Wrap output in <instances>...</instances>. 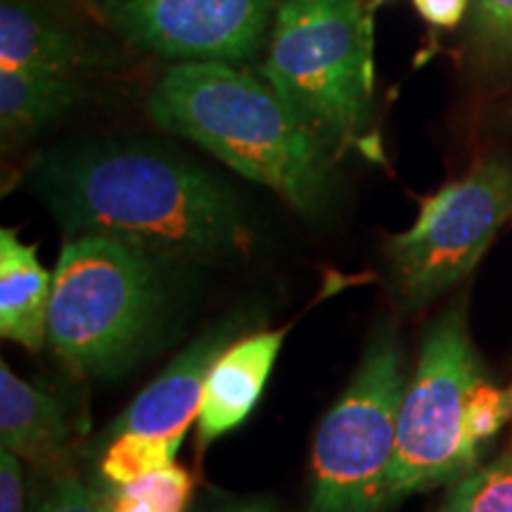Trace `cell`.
Segmentation results:
<instances>
[{
	"label": "cell",
	"instance_id": "cell-20",
	"mask_svg": "<svg viewBox=\"0 0 512 512\" xmlns=\"http://www.w3.org/2000/svg\"><path fill=\"white\" fill-rule=\"evenodd\" d=\"M31 512H102V491L76 475H57Z\"/></svg>",
	"mask_w": 512,
	"mask_h": 512
},
{
	"label": "cell",
	"instance_id": "cell-17",
	"mask_svg": "<svg viewBox=\"0 0 512 512\" xmlns=\"http://www.w3.org/2000/svg\"><path fill=\"white\" fill-rule=\"evenodd\" d=\"M439 512H512V451L460 477Z\"/></svg>",
	"mask_w": 512,
	"mask_h": 512
},
{
	"label": "cell",
	"instance_id": "cell-12",
	"mask_svg": "<svg viewBox=\"0 0 512 512\" xmlns=\"http://www.w3.org/2000/svg\"><path fill=\"white\" fill-rule=\"evenodd\" d=\"M0 441L19 458L50 475H64L72 425L62 403L0 366Z\"/></svg>",
	"mask_w": 512,
	"mask_h": 512
},
{
	"label": "cell",
	"instance_id": "cell-3",
	"mask_svg": "<svg viewBox=\"0 0 512 512\" xmlns=\"http://www.w3.org/2000/svg\"><path fill=\"white\" fill-rule=\"evenodd\" d=\"M259 74L332 157L382 162L373 15L363 0H283Z\"/></svg>",
	"mask_w": 512,
	"mask_h": 512
},
{
	"label": "cell",
	"instance_id": "cell-9",
	"mask_svg": "<svg viewBox=\"0 0 512 512\" xmlns=\"http://www.w3.org/2000/svg\"><path fill=\"white\" fill-rule=\"evenodd\" d=\"M249 325H252V320L247 313L240 311L216 320L209 330L192 339L157 380L147 384L143 392L131 401V406L107 427L102 439L107 441L121 432H140L152 434V437H185L195 415L200 413L209 370L214 368L216 358L235 339L247 335Z\"/></svg>",
	"mask_w": 512,
	"mask_h": 512
},
{
	"label": "cell",
	"instance_id": "cell-18",
	"mask_svg": "<svg viewBox=\"0 0 512 512\" xmlns=\"http://www.w3.org/2000/svg\"><path fill=\"white\" fill-rule=\"evenodd\" d=\"M512 418V392L498 389L482 380L470 392L463 415V441L467 453L479 460L484 446L501 432V427Z\"/></svg>",
	"mask_w": 512,
	"mask_h": 512
},
{
	"label": "cell",
	"instance_id": "cell-14",
	"mask_svg": "<svg viewBox=\"0 0 512 512\" xmlns=\"http://www.w3.org/2000/svg\"><path fill=\"white\" fill-rule=\"evenodd\" d=\"M86 98L81 74L0 67V131L10 145L27 143L76 110Z\"/></svg>",
	"mask_w": 512,
	"mask_h": 512
},
{
	"label": "cell",
	"instance_id": "cell-6",
	"mask_svg": "<svg viewBox=\"0 0 512 512\" xmlns=\"http://www.w3.org/2000/svg\"><path fill=\"white\" fill-rule=\"evenodd\" d=\"M486 380L463 309L434 320L420 344V356L403 392L396 453L389 475V508L403 498L456 484L477 460L463 441V415L470 392Z\"/></svg>",
	"mask_w": 512,
	"mask_h": 512
},
{
	"label": "cell",
	"instance_id": "cell-5",
	"mask_svg": "<svg viewBox=\"0 0 512 512\" xmlns=\"http://www.w3.org/2000/svg\"><path fill=\"white\" fill-rule=\"evenodd\" d=\"M406 384L401 342L389 325L370 339L354 380L318 425L306 512L389 510V475Z\"/></svg>",
	"mask_w": 512,
	"mask_h": 512
},
{
	"label": "cell",
	"instance_id": "cell-21",
	"mask_svg": "<svg viewBox=\"0 0 512 512\" xmlns=\"http://www.w3.org/2000/svg\"><path fill=\"white\" fill-rule=\"evenodd\" d=\"M188 512H285L278 498L266 494H228L209 489Z\"/></svg>",
	"mask_w": 512,
	"mask_h": 512
},
{
	"label": "cell",
	"instance_id": "cell-2",
	"mask_svg": "<svg viewBox=\"0 0 512 512\" xmlns=\"http://www.w3.org/2000/svg\"><path fill=\"white\" fill-rule=\"evenodd\" d=\"M147 112L299 214L330 207L335 157L261 76L226 62H176L152 86Z\"/></svg>",
	"mask_w": 512,
	"mask_h": 512
},
{
	"label": "cell",
	"instance_id": "cell-8",
	"mask_svg": "<svg viewBox=\"0 0 512 512\" xmlns=\"http://www.w3.org/2000/svg\"><path fill=\"white\" fill-rule=\"evenodd\" d=\"M283 0H98L128 46L176 62H249Z\"/></svg>",
	"mask_w": 512,
	"mask_h": 512
},
{
	"label": "cell",
	"instance_id": "cell-22",
	"mask_svg": "<svg viewBox=\"0 0 512 512\" xmlns=\"http://www.w3.org/2000/svg\"><path fill=\"white\" fill-rule=\"evenodd\" d=\"M0 512H27V477L22 458L0 448Z\"/></svg>",
	"mask_w": 512,
	"mask_h": 512
},
{
	"label": "cell",
	"instance_id": "cell-25",
	"mask_svg": "<svg viewBox=\"0 0 512 512\" xmlns=\"http://www.w3.org/2000/svg\"><path fill=\"white\" fill-rule=\"evenodd\" d=\"M510 392H512V387H510Z\"/></svg>",
	"mask_w": 512,
	"mask_h": 512
},
{
	"label": "cell",
	"instance_id": "cell-15",
	"mask_svg": "<svg viewBox=\"0 0 512 512\" xmlns=\"http://www.w3.org/2000/svg\"><path fill=\"white\" fill-rule=\"evenodd\" d=\"M195 477L181 465H166L136 482L102 491V512H188Z\"/></svg>",
	"mask_w": 512,
	"mask_h": 512
},
{
	"label": "cell",
	"instance_id": "cell-4",
	"mask_svg": "<svg viewBox=\"0 0 512 512\" xmlns=\"http://www.w3.org/2000/svg\"><path fill=\"white\" fill-rule=\"evenodd\" d=\"M166 256L107 235H76L53 271L48 347L86 377L126 373L159 335Z\"/></svg>",
	"mask_w": 512,
	"mask_h": 512
},
{
	"label": "cell",
	"instance_id": "cell-26",
	"mask_svg": "<svg viewBox=\"0 0 512 512\" xmlns=\"http://www.w3.org/2000/svg\"><path fill=\"white\" fill-rule=\"evenodd\" d=\"M510 451H512V448H510Z\"/></svg>",
	"mask_w": 512,
	"mask_h": 512
},
{
	"label": "cell",
	"instance_id": "cell-16",
	"mask_svg": "<svg viewBox=\"0 0 512 512\" xmlns=\"http://www.w3.org/2000/svg\"><path fill=\"white\" fill-rule=\"evenodd\" d=\"M185 437H152L140 432H121L105 441L100 456V477L110 486L136 482L166 465H174Z\"/></svg>",
	"mask_w": 512,
	"mask_h": 512
},
{
	"label": "cell",
	"instance_id": "cell-1",
	"mask_svg": "<svg viewBox=\"0 0 512 512\" xmlns=\"http://www.w3.org/2000/svg\"><path fill=\"white\" fill-rule=\"evenodd\" d=\"M24 185L67 238L107 235L166 259L242 254L254 240L238 192L152 140L55 145L27 166Z\"/></svg>",
	"mask_w": 512,
	"mask_h": 512
},
{
	"label": "cell",
	"instance_id": "cell-11",
	"mask_svg": "<svg viewBox=\"0 0 512 512\" xmlns=\"http://www.w3.org/2000/svg\"><path fill=\"white\" fill-rule=\"evenodd\" d=\"M91 62L76 24L46 0L0 3V67L81 74Z\"/></svg>",
	"mask_w": 512,
	"mask_h": 512
},
{
	"label": "cell",
	"instance_id": "cell-7",
	"mask_svg": "<svg viewBox=\"0 0 512 512\" xmlns=\"http://www.w3.org/2000/svg\"><path fill=\"white\" fill-rule=\"evenodd\" d=\"M510 216L512 162L503 157L482 159L463 178L422 197L413 226L384 245L401 309H425L470 275Z\"/></svg>",
	"mask_w": 512,
	"mask_h": 512
},
{
	"label": "cell",
	"instance_id": "cell-13",
	"mask_svg": "<svg viewBox=\"0 0 512 512\" xmlns=\"http://www.w3.org/2000/svg\"><path fill=\"white\" fill-rule=\"evenodd\" d=\"M53 271L38 261V247L0 230V335L29 351L48 342Z\"/></svg>",
	"mask_w": 512,
	"mask_h": 512
},
{
	"label": "cell",
	"instance_id": "cell-19",
	"mask_svg": "<svg viewBox=\"0 0 512 512\" xmlns=\"http://www.w3.org/2000/svg\"><path fill=\"white\" fill-rule=\"evenodd\" d=\"M472 46L486 62H512V0H472Z\"/></svg>",
	"mask_w": 512,
	"mask_h": 512
},
{
	"label": "cell",
	"instance_id": "cell-23",
	"mask_svg": "<svg viewBox=\"0 0 512 512\" xmlns=\"http://www.w3.org/2000/svg\"><path fill=\"white\" fill-rule=\"evenodd\" d=\"M418 15L437 29H456L472 8V0H413Z\"/></svg>",
	"mask_w": 512,
	"mask_h": 512
},
{
	"label": "cell",
	"instance_id": "cell-24",
	"mask_svg": "<svg viewBox=\"0 0 512 512\" xmlns=\"http://www.w3.org/2000/svg\"><path fill=\"white\" fill-rule=\"evenodd\" d=\"M373 3H375V5H380V3H384V0H373Z\"/></svg>",
	"mask_w": 512,
	"mask_h": 512
},
{
	"label": "cell",
	"instance_id": "cell-10",
	"mask_svg": "<svg viewBox=\"0 0 512 512\" xmlns=\"http://www.w3.org/2000/svg\"><path fill=\"white\" fill-rule=\"evenodd\" d=\"M290 330L292 323L278 330L247 332L216 358L197 413V439L202 448L238 430L252 415Z\"/></svg>",
	"mask_w": 512,
	"mask_h": 512
}]
</instances>
